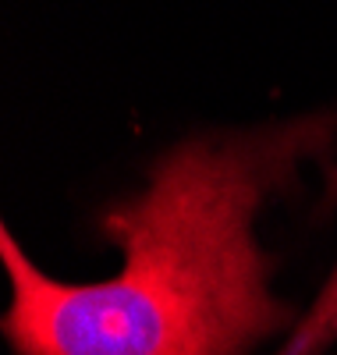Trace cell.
<instances>
[{
  "label": "cell",
  "mask_w": 337,
  "mask_h": 355,
  "mask_svg": "<svg viewBox=\"0 0 337 355\" xmlns=\"http://www.w3.org/2000/svg\"><path fill=\"white\" fill-rule=\"evenodd\" d=\"M334 132L337 114H309L181 142L139 199L103 214L125 270L100 284L46 277L4 227L8 341L18 355H249L291 323L266 284L256 210Z\"/></svg>",
  "instance_id": "obj_1"
},
{
  "label": "cell",
  "mask_w": 337,
  "mask_h": 355,
  "mask_svg": "<svg viewBox=\"0 0 337 355\" xmlns=\"http://www.w3.org/2000/svg\"><path fill=\"white\" fill-rule=\"evenodd\" d=\"M334 345H337V266L277 355H327V348Z\"/></svg>",
  "instance_id": "obj_2"
}]
</instances>
